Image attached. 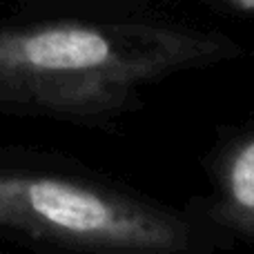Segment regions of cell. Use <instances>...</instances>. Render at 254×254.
<instances>
[{
    "mask_svg": "<svg viewBox=\"0 0 254 254\" xmlns=\"http://www.w3.org/2000/svg\"><path fill=\"white\" fill-rule=\"evenodd\" d=\"M241 56L214 31L147 20H43L0 27V114L110 129L145 89Z\"/></svg>",
    "mask_w": 254,
    "mask_h": 254,
    "instance_id": "obj_1",
    "label": "cell"
},
{
    "mask_svg": "<svg viewBox=\"0 0 254 254\" xmlns=\"http://www.w3.org/2000/svg\"><path fill=\"white\" fill-rule=\"evenodd\" d=\"M0 232L47 254H219L201 214L61 167L0 163Z\"/></svg>",
    "mask_w": 254,
    "mask_h": 254,
    "instance_id": "obj_2",
    "label": "cell"
},
{
    "mask_svg": "<svg viewBox=\"0 0 254 254\" xmlns=\"http://www.w3.org/2000/svg\"><path fill=\"white\" fill-rule=\"evenodd\" d=\"M205 174L210 192L192 198L188 207L230 246H254V112L219 138L205 161Z\"/></svg>",
    "mask_w": 254,
    "mask_h": 254,
    "instance_id": "obj_3",
    "label": "cell"
},
{
    "mask_svg": "<svg viewBox=\"0 0 254 254\" xmlns=\"http://www.w3.org/2000/svg\"><path fill=\"white\" fill-rule=\"evenodd\" d=\"M230 9L241 13H254V0H223Z\"/></svg>",
    "mask_w": 254,
    "mask_h": 254,
    "instance_id": "obj_4",
    "label": "cell"
}]
</instances>
